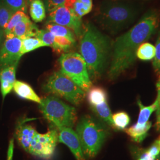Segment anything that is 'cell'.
Instances as JSON below:
<instances>
[{
	"label": "cell",
	"instance_id": "1",
	"mask_svg": "<svg viewBox=\"0 0 160 160\" xmlns=\"http://www.w3.org/2000/svg\"><path fill=\"white\" fill-rule=\"evenodd\" d=\"M159 22L157 12L149 10L131 29L116 38L108 71L110 80H116L134 64L138 47L155 33Z\"/></svg>",
	"mask_w": 160,
	"mask_h": 160
},
{
	"label": "cell",
	"instance_id": "2",
	"mask_svg": "<svg viewBox=\"0 0 160 160\" xmlns=\"http://www.w3.org/2000/svg\"><path fill=\"white\" fill-rule=\"evenodd\" d=\"M113 43L91 23L84 26L80 41V55L87 65L90 78L92 82L99 80L104 73L112 56Z\"/></svg>",
	"mask_w": 160,
	"mask_h": 160
},
{
	"label": "cell",
	"instance_id": "3",
	"mask_svg": "<svg viewBox=\"0 0 160 160\" xmlns=\"http://www.w3.org/2000/svg\"><path fill=\"white\" fill-rule=\"evenodd\" d=\"M137 15V8L131 4L106 0L99 7L96 20L104 30L116 34L133 23Z\"/></svg>",
	"mask_w": 160,
	"mask_h": 160
},
{
	"label": "cell",
	"instance_id": "4",
	"mask_svg": "<svg viewBox=\"0 0 160 160\" xmlns=\"http://www.w3.org/2000/svg\"><path fill=\"white\" fill-rule=\"evenodd\" d=\"M75 132L86 159L96 157L109 135L107 127L90 115L80 119Z\"/></svg>",
	"mask_w": 160,
	"mask_h": 160
},
{
	"label": "cell",
	"instance_id": "5",
	"mask_svg": "<svg viewBox=\"0 0 160 160\" xmlns=\"http://www.w3.org/2000/svg\"><path fill=\"white\" fill-rule=\"evenodd\" d=\"M42 89L46 94L61 97L75 106H79L84 100L86 92L62 72H53L42 85Z\"/></svg>",
	"mask_w": 160,
	"mask_h": 160
},
{
	"label": "cell",
	"instance_id": "6",
	"mask_svg": "<svg viewBox=\"0 0 160 160\" xmlns=\"http://www.w3.org/2000/svg\"><path fill=\"white\" fill-rule=\"evenodd\" d=\"M39 109L45 118L58 129L74 126L77 120L76 109L58 97L49 96L41 100Z\"/></svg>",
	"mask_w": 160,
	"mask_h": 160
},
{
	"label": "cell",
	"instance_id": "7",
	"mask_svg": "<svg viewBox=\"0 0 160 160\" xmlns=\"http://www.w3.org/2000/svg\"><path fill=\"white\" fill-rule=\"evenodd\" d=\"M61 72L67 76L77 86L88 92L92 86L86 62L80 53L67 52L59 59Z\"/></svg>",
	"mask_w": 160,
	"mask_h": 160
},
{
	"label": "cell",
	"instance_id": "8",
	"mask_svg": "<svg viewBox=\"0 0 160 160\" xmlns=\"http://www.w3.org/2000/svg\"><path fill=\"white\" fill-rule=\"evenodd\" d=\"M58 143L56 130H49L45 133H37L30 144L28 153L45 160L51 159Z\"/></svg>",
	"mask_w": 160,
	"mask_h": 160
},
{
	"label": "cell",
	"instance_id": "9",
	"mask_svg": "<svg viewBox=\"0 0 160 160\" xmlns=\"http://www.w3.org/2000/svg\"><path fill=\"white\" fill-rule=\"evenodd\" d=\"M48 22L68 28L74 32L75 36L78 38H81L84 30L81 18L77 16L73 11L69 10L63 5L49 12Z\"/></svg>",
	"mask_w": 160,
	"mask_h": 160
},
{
	"label": "cell",
	"instance_id": "10",
	"mask_svg": "<svg viewBox=\"0 0 160 160\" xmlns=\"http://www.w3.org/2000/svg\"><path fill=\"white\" fill-rule=\"evenodd\" d=\"M22 39L17 37L6 38L0 48V69L18 63L22 56Z\"/></svg>",
	"mask_w": 160,
	"mask_h": 160
},
{
	"label": "cell",
	"instance_id": "11",
	"mask_svg": "<svg viewBox=\"0 0 160 160\" xmlns=\"http://www.w3.org/2000/svg\"><path fill=\"white\" fill-rule=\"evenodd\" d=\"M58 142L67 145L77 160H86L84 155L78 137L71 128H61L59 129Z\"/></svg>",
	"mask_w": 160,
	"mask_h": 160
},
{
	"label": "cell",
	"instance_id": "12",
	"mask_svg": "<svg viewBox=\"0 0 160 160\" xmlns=\"http://www.w3.org/2000/svg\"><path fill=\"white\" fill-rule=\"evenodd\" d=\"M18 63H14L0 69L1 92L3 100L13 88L14 84L16 81V73Z\"/></svg>",
	"mask_w": 160,
	"mask_h": 160
},
{
	"label": "cell",
	"instance_id": "13",
	"mask_svg": "<svg viewBox=\"0 0 160 160\" xmlns=\"http://www.w3.org/2000/svg\"><path fill=\"white\" fill-rule=\"evenodd\" d=\"M37 133L35 128L30 125H24L22 122L17 124L16 129V139L20 145L27 152Z\"/></svg>",
	"mask_w": 160,
	"mask_h": 160
},
{
	"label": "cell",
	"instance_id": "14",
	"mask_svg": "<svg viewBox=\"0 0 160 160\" xmlns=\"http://www.w3.org/2000/svg\"><path fill=\"white\" fill-rule=\"evenodd\" d=\"M38 26L31 22L29 17L17 23L12 31V36L23 39L28 37H36L39 32Z\"/></svg>",
	"mask_w": 160,
	"mask_h": 160
},
{
	"label": "cell",
	"instance_id": "15",
	"mask_svg": "<svg viewBox=\"0 0 160 160\" xmlns=\"http://www.w3.org/2000/svg\"><path fill=\"white\" fill-rule=\"evenodd\" d=\"M12 89L18 97L23 99L38 104L41 103L42 99L34 92L32 87L24 82L16 80L14 84Z\"/></svg>",
	"mask_w": 160,
	"mask_h": 160
},
{
	"label": "cell",
	"instance_id": "16",
	"mask_svg": "<svg viewBox=\"0 0 160 160\" xmlns=\"http://www.w3.org/2000/svg\"><path fill=\"white\" fill-rule=\"evenodd\" d=\"M151 126L152 122L148 121L143 126H137L135 124L126 129L125 131L134 142L141 143L148 136V133Z\"/></svg>",
	"mask_w": 160,
	"mask_h": 160
},
{
	"label": "cell",
	"instance_id": "17",
	"mask_svg": "<svg viewBox=\"0 0 160 160\" xmlns=\"http://www.w3.org/2000/svg\"><path fill=\"white\" fill-rule=\"evenodd\" d=\"M159 99L160 96L159 94L157 93V96L154 102L148 106H145L141 100H138L137 104L139 108V112L137 122L136 123L137 126H143L147 122H148L151 114L157 110L159 102Z\"/></svg>",
	"mask_w": 160,
	"mask_h": 160
},
{
	"label": "cell",
	"instance_id": "18",
	"mask_svg": "<svg viewBox=\"0 0 160 160\" xmlns=\"http://www.w3.org/2000/svg\"><path fill=\"white\" fill-rule=\"evenodd\" d=\"M29 12L35 23L42 22L46 17V8L42 0H32L29 4Z\"/></svg>",
	"mask_w": 160,
	"mask_h": 160
},
{
	"label": "cell",
	"instance_id": "19",
	"mask_svg": "<svg viewBox=\"0 0 160 160\" xmlns=\"http://www.w3.org/2000/svg\"><path fill=\"white\" fill-rule=\"evenodd\" d=\"M88 102L90 106H96L108 101L107 92L100 87H92L88 91Z\"/></svg>",
	"mask_w": 160,
	"mask_h": 160
},
{
	"label": "cell",
	"instance_id": "20",
	"mask_svg": "<svg viewBox=\"0 0 160 160\" xmlns=\"http://www.w3.org/2000/svg\"><path fill=\"white\" fill-rule=\"evenodd\" d=\"M46 29L56 37L66 38L74 43H76L75 35L74 32L68 28L55 23L47 22Z\"/></svg>",
	"mask_w": 160,
	"mask_h": 160
},
{
	"label": "cell",
	"instance_id": "21",
	"mask_svg": "<svg viewBox=\"0 0 160 160\" xmlns=\"http://www.w3.org/2000/svg\"><path fill=\"white\" fill-rule=\"evenodd\" d=\"M90 108L94 113L97 114L102 120H103L107 125L112 127L113 129H114L112 120V114L108 101H106L96 106H91Z\"/></svg>",
	"mask_w": 160,
	"mask_h": 160
},
{
	"label": "cell",
	"instance_id": "22",
	"mask_svg": "<svg viewBox=\"0 0 160 160\" xmlns=\"http://www.w3.org/2000/svg\"><path fill=\"white\" fill-rule=\"evenodd\" d=\"M155 55V47L149 42H143L138 47L136 57L140 60L148 61L153 59Z\"/></svg>",
	"mask_w": 160,
	"mask_h": 160
},
{
	"label": "cell",
	"instance_id": "23",
	"mask_svg": "<svg viewBox=\"0 0 160 160\" xmlns=\"http://www.w3.org/2000/svg\"><path fill=\"white\" fill-rule=\"evenodd\" d=\"M45 44L42 40L36 37H28L22 39V47L20 55L22 57L23 55L33 51L38 48L45 47Z\"/></svg>",
	"mask_w": 160,
	"mask_h": 160
},
{
	"label": "cell",
	"instance_id": "24",
	"mask_svg": "<svg viewBox=\"0 0 160 160\" xmlns=\"http://www.w3.org/2000/svg\"><path fill=\"white\" fill-rule=\"evenodd\" d=\"M92 8V0H75L73 12L80 18L90 12Z\"/></svg>",
	"mask_w": 160,
	"mask_h": 160
},
{
	"label": "cell",
	"instance_id": "25",
	"mask_svg": "<svg viewBox=\"0 0 160 160\" xmlns=\"http://www.w3.org/2000/svg\"><path fill=\"white\" fill-rule=\"evenodd\" d=\"M112 120L114 129L123 131L125 130L130 123V117L125 112H119L112 114Z\"/></svg>",
	"mask_w": 160,
	"mask_h": 160
},
{
	"label": "cell",
	"instance_id": "26",
	"mask_svg": "<svg viewBox=\"0 0 160 160\" xmlns=\"http://www.w3.org/2000/svg\"><path fill=\"white\" fill-rule=\"evenodd\" d=\"M28 17H29L28 15L23 12L18 11L16 12L10 18V21L6 26V28L4 30L5 38L14 37L12 34L14 28L19 22L24 20Z\"/></svg>",
	"mask_w": 160,
	"mask_h": 160
},
{
	"label": "cell",
	"instance_id": "27",
	"mask_svg": "<svg viewBox=\"0 0 160 160\" xmlns=\"http://www.w3.org/2000/svg\"><path fill=\"white\" fill-rule=\"evenodd\" d=\"M14 13L15 12H13L0 0V28L3 30Z\"/></svg>",
	"mask_w": 160,
	"mask_h": 160
},
{
	"label": "cell",
	"instance_id": "28",
	"mask_svg": "<svg viewBox=\"0 0 160 160\" xmlns=\"http://www.w3.org/2000/svg\"><path fill=\"white\" fill-rule=\"evenodd\" d=\"M75 44L71 40L63 37L55 38V47L53 50L57 52H68Z\"/></svg>",
	"mask_w": 160,
	"mask_h": 160
},
{
	"label": "cell",
	"instance_id": "29",
	"mask_svg": "<svg viewBox=\"0 0 160 160\" xmlns=\"http://www.w3.org/2000/svg\"><path fill=\"white\" fill-rule=\"evenodd\" d=\"M4 4L13 12L22 11L27 13L28 4L25 0H1Z\"/></svg>",
	"mask_w": 160,
	"mask_h": 160
},
{
	"label": "cell",
	"instance_id": "30",
	"mask_svg": "<svg viewBox=\"0 0 160 160\" xmlns=\"http://www.w3.org/2000/svg\"><path fill=\"white\" fill-rule=\"evenodd\" d=\"M36 38L42 41L46 46H50L53 49L55 47V36L48 30H39Z\"/></svg>",
	"mask_w": 160,
	"mask_h": 160
},
{
	"label": "cell",
	"instance_id": "31",
	"mask_svg": "<svg viewBox=\"0 0 160 160\" xmlns=\"http://www.w3.org/2000/svg\"><path fill=\"white\" fill-rule=\"evenodd\" d=\"M155 72L160 77V31L158 33L155 46V55L152 62Z\"/></svg>",
	"mask_w": 160,
	"mask_h": 160
},
{
	"label": "cell",
	"instance_id": "32",
	"mask_svg": "<svg viewBox=\"0 0 160 160\" xmlns=\"http://www.w3.org/2000/svg\"><path fill=\"white\" fill-rule=\"evenodd\" d=\"M65 0H43L46 10L48 12H52L58 7L63 6Z\"/></svg>",
	"mask_w": 160,
	"mask_h": 160
},
{
	"label": "cell",
	"instance_id": "33",
	"mask_svg": "<svg viewBox=\"0 0 160 160\" xmlns=\"http://www.w3.org/2000/svg\"><path fill=\"white\" fill-rule=\"evenodd\" d=\"M147 152L153 156V157H157L160 154V135L159 137L157 138L154 142L151 145V146L146 148Z\"/></svg>",
	"mask_w": 160,
	"mask_h": 160
},
{
	"label": "cell",
	"instance_id": "34",
	"mask_svg": "<svg viewBox=\"0 0 160 160\" xmlns=\"http://www.w3.org/2000/svg\"><path fill=\"white\" fill-rule=\"evenodd\" d=\"M158 81L157 82V93L159 94L160 99L159 102L156 110V122L155 123V128L156 131L160 132V77H158Z\"/></svg>",
	"mask_w": 160,
	"mask_h": 160
},
{
	"label": "cell",
	"instance_id": "35",
	"mask_svg": "<svg viewBox=\"0 0 160 160\" xmlns=\"http://www.w3.org/2000/svg\"><path fill=\"white\" fill-rule=\"evenodd\" d=\"M14 138H12L9 142V145L7 151V160H12L13 154H14Z\"/></svg>",
	"mask_w": 160,
	"mask_h": 160
},
{
	"label": "cell",
	"instance_id": "36",
	"mask_svg": "<svg viewBox=\"0 0 160 160\" xmlns=\"http://www.w3.org/2000/svg\"><path fill=\"white\" fill-rule=\"evenodd\" d=\"M5 35H4V30L0 28V48L2 46V45L3 43V41H4V39Z\"/></svg>",
	"mask_w": 160,
	"mask_h": 160
},
{
	"label": "cell",
	"instance_id": "37",
	"mask_svg": "<svg viewBox=\"0 0 160 160\" xmlns=\"http://www.w3.org/2000/svg\"><path fill=\"white\" fill-rule=\"evenodd\" d=\"M160 160V154L159 155H158L156 158H155L154 159H152V160Z\"/></svg>",
	"mask_w": 160,
	"mask_h": 160
},
{
	"label": "cell",
	"instance_id": "38",
	"mask_svg": "<svg viewBox=\"0 0 160 160\" xmlns=\"http://www.w3.org/2000/svg\"><path fill=\"white\" fill-rule=\"evenodd\" d=\"M25 1H26V2L27 4L28 5V4H30V2H31V1H32V0H25Z\"/></svg>",
	"mask_w": 160,
	"mask_h": 160
},
{
	"label": "cell",
	"instance_id": "39",
	"mask_svg": "<svg viewBox=\"0 0 160 160\" xmlns=\"http://www.w3.org/2000/svg\"><path fill=\"white\" fill-rule=\"evenodd\" d=\"M115 1H117V0H115Z\"/></svg>",
	"mask_w": 160,
	"mask_h": 160
}]
</instances>
